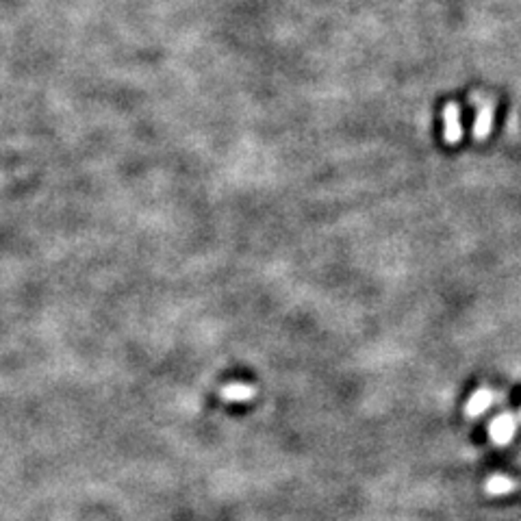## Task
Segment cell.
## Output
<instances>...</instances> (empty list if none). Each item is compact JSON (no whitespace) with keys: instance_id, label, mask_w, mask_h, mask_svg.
Instances as JSON below:
<instances>
[{"instance_id":"cell-1","label":"cell","mask_w":521,"mask_h":521,"mask_svg":"<svg viewBox=\"0 0 521 521\" xmlns=\"http://www.w3.org/2000/svg\"><path fill=\"white\" fill-rule=\"evenodd\" d=\"M443 139L448 146H456L463 139V126H460V109L456 103H448L443 109Z\"/></svg>"},{"instance_id":"cell-2","label":"cell","mask_w":521,"mask_h":521,"mask_svg":"<svg viewBox=\"0 0 521 521\" xmlns=\"http://www.w3.org/2000/svg\"><path fill=\"white\" fill-rule=\"evenodd\" d=\"M515 430H517V419L508 413L504 415H497L491 426H489V432H491V439L493 443L497 446H508L513 436H515Z\"/></svg>"},{"instance_id":"cell-3","label":"cell","mask_w":521,"mask_h":521,"mask_svg":"<svg viewBox=\"0 0 521 521\" xmlns=\"http://www.w3.org/2000/svg\"><path fill=\"white\" fill-rule=\"evenodd\" d=\"M493 115H495V105L489 103V100H483L476 115V124H474V137L478 142L487 139L493 131Z\"/></svg>"},{"instance_id":"cell-4","label":"cell","mask_w":521,"mask_h":521,"mask_svg":"<svg viewBox=\"0 0 521 521\" xmlns=\"http://www.w3.org/2000/svg\"><path fill=\"white\" fill-rule=\"evenodd\" d=\"M493 399H495L493 391H489V389H478V391L469 397V402H467V406H465V413H467L469 417L483 415V413L493 404Z\"/></svg>"},{"instance_id":"cell-5","label":"cell","mask_w":521,"mask_h":521,"mask_svg":"<svg viewBox=\"0 0 521 521\" xmlns=\"http://www.w3.org/2000/svg\"><path fill=\"white\" fill-rule=\"evenodd\" d=\"M485 491L489 495H504V493H513L515 491V480L506 478V476H493L485 483Z\"/></svg>"},{"instance_id":"cell-6","label":"cell","mask_w":521,"mask_h":521,"mask_svg":"<svg viewBox=\"0 0 521 521\" xmlns=\"http://www.w3.org/2000/svg\"><path fill=\"white\" fill-rule=\"evenodd\" d=\"M222 397L228 402H248L254 397V389L248 385H228L226 389H222Z\"/></svg>"},{"instance_id":"cell-7","label":"cell","mask_w":521,"mask_h":521,"mask_svg":"<svg viewBox=\"0 0 521 521\" xmlns=\"http://www.w3.org/2000/svg\"><path fill=\"white\" fill-rule=\"evenodd\" d=\"M519 422H521V413H519Z\"/></svg>"}]
</instances>
